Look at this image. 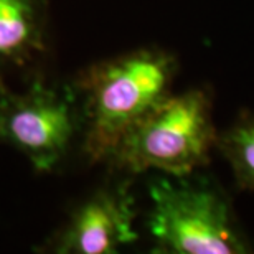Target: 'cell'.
Returning a JSON list of instances; mask_svg holds the SVG:
<instances>
[{"label":"cell","mask_w":254,"mask_h":254,"mask_svg":"<svg viewBox=\"0 0 254 254\" xmlns=\"http://www.w3.org/2000/svg\"><path fill=\"white\" fill-rule=\"evenodd\" d=\"M215 142L210 101L203 91L165 96L126 132L111 155L132 172L189 177L208 160Z\"/></svg>","instance_id":"6da1fadb"},{"label":"cell","mask_w":254,"mask_h":254,"mask_svg":"<svg viewBox=\"0 0 254 254\" xmlns=\"http://www.w3.org/2000/svg\"><path fill=\"white\" fill-rule=\"evenodd\" d=\"M37 12L32 0H0V60L17 58L37 45Z\"/></svg>","instance_id":"8992f818"},{"label":"cell","mask_w":254,"mask_h":254,"mask_svg":"<svg viewBox=\"0 0 254 254\" xmlns=\"http://www.w3.org/2000/svg\"><path fill=\"white\" fill-rule=\"evenodd\" d=\"M137 238L132 198L124 190H106L74 213L60 243L62 253L111 254Z\"/></svg>","instance_id":"5b68a950"},{"label":"cell","mask_w":254,"mask_h":254,"mask_svg":"<svg viewBox=\"0 0 254 254\" xmlns=\"http://www.w3.org/2000/svg\"><path fill=\"white\" fill-rule=\"evenodd\" d=\"M174 60L162 52H139L93 69L86 79L91 157L111 155L126 132L169 96Z\"/></svg>","instance_id":"7a4b0ae2"},{"label":"cell","mask_w":254,"mask_h":254,"mask_svg":"<svg viewBox=\"0 0 254 254\" xmlns=\"http://www.w3.org/2000/svg\"><path fill=\"white\" fill-rule=\"evenodd\" d=\"M240 187L254 191V118L231 127L218 140Z\"/></svg>","instance_id":"52a82bcc"},{"label":"cell","mask_w":254,"mask_h":254,"mask_svg":"<svg viewBox=\"0 0 254 254\" xmlns=\"http://www.w3.org/2000/svg\"><path fill=\"white\" fill-rule=\"evenodd\" d=\"M157 180L150 187L149 228L159 253L238 254L246 253L226 198L213 187Z\"/></svg>","instance_id":"3957f363"},{"label":"cell","mask_w":254,"mask_h":254,"mask_svg":"<svg viewBox=\"0 0 254 254\" xmlns=\"http://www.w3.org/2000/svg\"><path fill=\"white\" fill-rule=\"evenodd\" d=\"M74 134L71 106L52 91H33L0 109V137L27 155L38 170H52Z\"/></svg>","instance_id":"277c9868"}]
</instances>
